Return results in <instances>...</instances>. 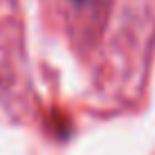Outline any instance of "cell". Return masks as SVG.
<instances>
[{"instance_id":"obj_1","label":"cell","mask_w":155,"mask_h":155,"mask_svg":"<svg viewBox=\"0 0 155 155\" xmlns=\"http://www.w3.org/2000/svg\"><path fill=\"white\" fill-rule=\"evenodd\" d=\"M74 2H79V5H85V2H90V0H74Z\"/></svg>"}]
</instances>
